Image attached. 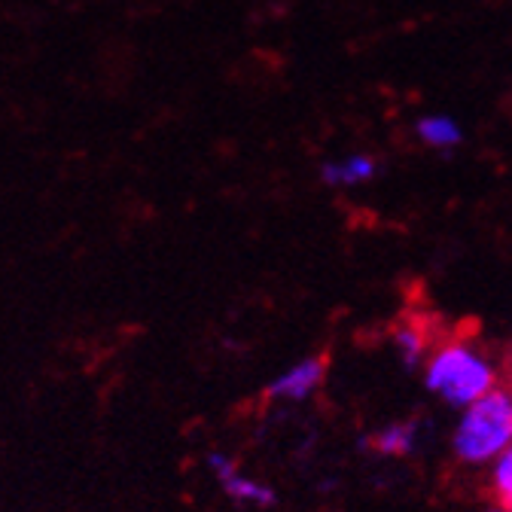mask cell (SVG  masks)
Returning <instances> with one entry per match:
<instances>
[{"label":"cell","mask_w":512,"mask_h":512,"mask_svg":"<svg viewBox=\"0 0 512 512\" xmlns=\"http://www.w3.org/2000/svg\"><path fill=\"white\" fill-rule=\"evenodd\" d=\"M512 442V394L506 391H488L482 400H476L458 433H455V452L467 464L488 461L494 455H503Z\"/></svg>","instance_id":"cell-1"},{"label":"cell","mask_w":512,"mask_h":512,"mask_svg":"<svg viewBox=\"0 0 512 512\" xmlns=\"http://www.w3.org/2000/svg\"><path fill=\"white\" fill-rule=\"evenodd\" d=\"M491 366L461 345L442 348L427 366V388L439 391L452 406H473L491 391Z\"/></svg>","instance_id":"cell-2"},{"label":"cell","mask_w":512,"mask_h":512,"mask_svg":"<svg viewBox=\"0 0 512 512\" xmlns=\"http://www.w3.org/2000/svg\"><path fill=\"white\" fill-rule=\"evenodd\" d=\"M327 372V360L320 357H308L299 366H293L290 372H284L281 378H275L269 384V397H284V400H302L308 397L320 381H324Z\"/></svg>","instance_id":"cell-3"},{"label":"cell","mask_w":512,"mask_h":512,"mask_svg":"<svg viewBox=\"0 0 512 512\" xmlns=\"http://www.w3.org/2000/svg\"><path fill=\"white\" fill-rule=\"evenodd\" d=\"M418 138L427 144V147H455L461 144V128L452 116H424L418 122Z\"/></svg>","instance_id":"cell-4"},{"label":"cell","mask_w":512,"mask_h":512,"mask_svg":"<svg viewBox=\"0 0 512 512\" xmlns=\"http://www.w3.org/2000/svg\"><path fill=\"white\" fill-rule=\"evenodd\" d=\"M375 174V162L369 156H348L342 162H330L324 168V180L330 186H351V183H363Z\"/></svg>","instance_id":"cell-5"},{"label":"cell","mask_w":512,"mask_h":512,"mask_svg":"<svg viewBox=\"0 0 512 512\" xmlns=\"http://www.w3.org/2000/svg\"><path fill=\"white\" fill-rule=\"evenodd\" d=\"M223 491L238 500V503H256V506H272L275 503V491L269 485H260V482H253V479H244L238 473L226 476L223 482Z\"/></svg>","instance_id":"cell-6"},{"label":"cell","mask_w":512,"mask_h":512,"mask_svg":"<svg viewBox=\"0 0 512 512\" xmlns=\"http://www.w3.org/2000/svg\"><path fill=\"white\" fill-rule=\"evenodd\" d=\"M369 445L381 455H406L415 445V424H391L388 430L375 433Z\"/></svg>","instance_id":"cell-7"},{"label":"cell","mask_w":512,"mask_h":512,"mask_svg":"<svg viewBox=\"0 0 512 512\" xmlns=\"http://www.w3.org/2000/svg\"><path fill=\"white\" fill-rule=\"evenodd\" d=\"M494 500L503 512H512V445L500 455L494 467Z\"/></svg>","instance_id":"cell-8"},{"label":"cell","mask_w":512,"mask_h":512,"mask_svg":"<svg viewBox=\"0 0 512 512\" xmlns=\"http://www.w3.org/2000/svg\"><path fill=\"white\" fill-rule=\"evenodd\" d=\"M397 345H400L406 363L415 366L421 360V351H424V336L415 327H403V330H397Z\"/></svg>","instance_id":"cell-9"},{"label":"cell","mask_w":512,"mask_h":512,"mask_svg":"<svg viewBox=\"0 0 512 512\" xmlns=\"http://www.w3.org/2000/svg\"><path fill=\"white\" fill-rule=\"evenodd\" d=\"M494 512H503V509H494Z\"/></svg>","instance_id":"cell-10"}]
</instances>
